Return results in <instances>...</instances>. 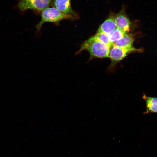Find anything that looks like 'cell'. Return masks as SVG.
Listing matches in <instances>:
<instances>
[{"mask_svg": "<svg viewBox=\"0 0 157 157\" xmlns=\"http://www.w3.org/2000/svg\"><path fill=\"white\" fill-rule=\"evenodd\" d=\"M110 47L91 37L84 41L76 54H79L83 50H86L89 53L90 60L95 58H108Z\"/></svg>", "mask_w": 157, "mask_h": 157, "instance_id": "cell-1", "label": "cell"}, {"mask_svg": "<svg viewBox=\"0 0 157 157\" xmlns=\"http://www.w3.org/2000/svg\"><path fill=\"white\" fill-rule=\"evenodd\" d=\"M41 19L36 25L37 31H39L43 24L46 22H51L58 24L63 20H74L78 18L70 15L64 14L53 7H48L43 10L41 13Z\"/></svg>", "mask_w": 157, "mask_h": 157, "instance_id": "cell-2", "label": "cell"}, {"mask_svg": "<svg viewBox=\"0 0 157 157\" xmlns=\"http://www.w3.org/2000/svg\"><path fill=\"white\" fill-rule=\"evenodd\" d=\"M142 49H137L133 46L124 47L112 46L110 48L109 58H110L112 65H114L122 60L130 53L142 52Z\"/></svg>", "mask_w": 157, "mask_h": 157, "instance_id": "cell-3", "label": "cell"}, {"mask_svg": "<svg viewBox=\"0 0 157 157\" xmlns=\"http://www.w3.org/2000/svg\"><path fill=\"white\" fill-rule=\"evenodd\" d=\"M51 0H19L18 6L22 11L31 9L42 12L49 7Z\"/></svg>", "mask_w": 157, "mask_h": 157, "instance_id": "cell-4", "label": "cell"}, {"mask_svg": "<svg viewBox=\"0 0 157 157\" xmlns=\"http://www.w3.org/2000/svg\"><path fill=\"white\" fill-rule=\"evenodd\" d=\"M127 6L123 4L121 10L115 15L116 28L125 33H128L131 23L126 11Z\"/></svg>", "mask_w": 157, "mask_h": 157, "instance_id": "cell-5", "label": "cell"}, {"mask_svg": "<svg viewBox=\"0 0 157 157\" xmlns=\"http://www.w3.org/2000/svg\"><path fill=\"white\" fill-rule=\"evenodd\" d=\"M115 13L110 11L106 19L99 26L97 32H102L109 35L116 28Z\"/></svg>", "mask_w": 157, "mask_h": 157, "instance_id": "cell-6", "label": "cell"}, {"mask_svg": "<svg viewBox=\"0 0 157 157\" xmlns=\"http://www.w3.org/2000/svg\"><path fill=\"white\" fill-rule=\"evenodd\" d=\"M71 0H54L53 3V7L64 14L72 15L78 18V15L71 7Z\"/></svg>", "mask_w": 157, "mask_h": 157, "instance_id": "cell-7", "label": "cell"}, {"mask_svg": "<svg viewBox=\"0 0 157 157\" xmlns=\"http://www.w3.org/2000/svg\"><path fill=\"white\" fill-rule=\"evenodd\" d=\"M143 98L145 102L146 109L143 113L147 114L151 113H157V98L151 97L144 94Z\"/></svg>", "mask_w": 157, "mask_h": 157, "instance_id": "cell-8", "label": "cell"}, {"mask_svg": "<svg viewBox=\"0 0 157 157\" xmlns=\"http://www.w3.org/2000/svg\"><path fill=\"white\" fill-rule=\"evenodd\" d=\"M135 37L134 34L126 33L122 38L115 42L112 46L122 47L133 46L135 39Z\"/></svg>", "mask_w": 157, "mask_h": 157, "instance_id": "cell-9", "label": "cell"}, {"mask_svg": "<svg viewBox=\"0 0 157 157\" xmlns=\"http://www.w3.org/2000/svg\"><path fill=\"white\" fill-rule=\"evenodd\" d=\"M91 37L94 39L107 45L110 47L112 46L108 35L105 33L96 32L95 35Z\"/></svg>", "mask_w": 157, "mask_h": 157, "instance_id": "cell-10", "label": "cell"}, {"mask_svg": "<svg viewBox=\"0 0 157 157\" xmlns=\"http://www.w3.org/2000/svg\"><path fill=\"white\" fill-rule=\"evenodd\" d=\"M125 33H126L116 28L108 35L112 46L115 42L122 38Z\"/></svg>", "mask_w": 157, "mask_h": 157, "instance_id": "cell-11", "label": "cell"}]
</instances>
